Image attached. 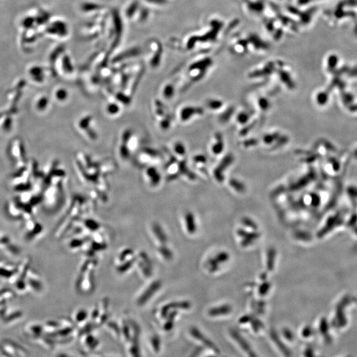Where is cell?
Listing matches in <instances>:
<instances>
[{
    "label": "cell",
    "mask_w": 357,
    "mask_h": 357,
    "mask_svg": "<svg viewBox=\"0 0 357 357\" xmlns=\"http://www.w3.org/2000/svg\"><path fill=\"white\" fill-rule=\"evenodd\" d=\"M242 4L246 12L253 17H260L266 9L264 0H242Z\"/></svg>",
    "instance_id": "obj_1"
},
{
    "label": "cell",
    "mask_w": 357,
    "mask_h": 357,
    "mask_svg": "<svg viewBox=\"0 0 357 357\" xmlns=\"http://www.w3.org/2000/svg\"><path fill=\"white\" fill-rule=\"evenodd\" d=\"M54 97L57 101L63 102L68 97V92L64 88H58L55 91Z\"/></svg>",
    "instance_id": "obj_2"
}]
</instances>
